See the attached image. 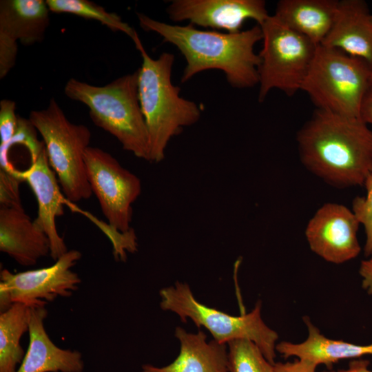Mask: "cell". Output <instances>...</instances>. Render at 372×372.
<instances>
[{
  "label": "cell",
  "instance_id": "33",
  "mask_svg": "<svg viewBox=\"0 0 372 372\" xmlns=\"http://www.w3.org/2000/svg\"><path fill=\"white\" fill-rule=\"evenodd\" d=\"M371 83H372V73H371Z\"/></svg>",
  "mask_w": 372,
  "mask_h": 372
},
{
  "label": "cell",
  "instance_id": "21",
  "mask_svg": "<svg viewBox=\"0 0 372 372\" xmlns=\"http://www.w3.org/2000/svg\"><path fill=\"white\" fill-rule=\"evenodd\" d=\"M30 307L14 303L0 314V372H17L25 356L21 345L29 330Z\"/></svg>",
  "mask_w": 372,
  "mask_h": 372
},
{
  "label": "cell",
  "instance_id": "7",
  "mask_svg": "<svg viewBox=\"0 0 372 372\" xmlns=\"http://www.w3.org/2000/svg\"><path fill=\"white\" fill-rule=\"evenodd\" d=\"M159 295L161 308L176 313L181 321L190 319L196 327L207 329L213 340L221 344L235 340H250L271 364L275 363L278 335L263 321L260 302L251 311L234 316L198 302L187 283L176 282L161 289Z\"/></svg>",
  "mask_w": 372,
  "mask_h": 372
},
{
  "label": "cell",
  "instance_id": "2",
  "mask_svg": "<svg viewBox=\"0 0 372 372\" xmlns=\"http://www.w3.org/2000/svg\"><path fill=\"white\" fill-rule=\"evenodd\" d=\"M140 26L158 34L164 42L175 45L183 55L186 66L181 82L208 70H219L234 87L248 88L259 83V55L255 45L262 41L260 25L236 33L202 30L192 24L171 25L143 13H137Z\"/></svg>",
  "mask_w": 372,
  "mask_h": 372
},
{
  "label": "cell",
  "instance_id": "13",
  "mask_svg": "<svg viewBox=\"0 0 372 372\" xmlns=\"http://www.w3.org/2000/svg\"><path fill=\"white\" fill-rule=\"evenodd\" d=\"M21 176L28 183L36 197L38 215L34 220L49 238L50 256L56 261L68 251L64 239L57 231L55 221L64 214L63 198L45 147L25 170L21 171Z\"/></svg>",
  "mask_w": 372,
  "mask_h": 372
},
{
  "label": "cell",
  "instance_id": "19",
  "mask_svg": "<svg viewBox=\"0 0 372 372\" xmlns=\"http://www.w3.org/2000/svg\"><path fill=\"white\" fill-rule=\"evenodd\" d=\"M43 0H1L0 36L24 45L41 42L50 23Z\"/></svg>",
  "mask_w": 372,
  "mask_h": 372
},
{
  "label": "cell",
  "instance_id": "9",
  "mask_svg": "<svg viewBox=\"0 0 372 372\" xmlns=\"http://www.w3.org/2000/svg\"><path fill=\"white\" fill-rule=\"evenodd\" d=\"M84 160L90 188L109 227L123 234L130 231L132 204L141 193L140 178L99 147L89 146Z\"/></svg>",
  "mask_w": 372,
  "mask_h": 372
},
{
  "label": "cell",
  "instance_id": "1",
  "mask_svg": "<svg viewBox=\"0 0 372 372\" xmlns=\"http://www.w3.org/2000/svg\"><path fill=\"white\" fill-rule=\"evenodd\" d=\"M297 143L302 165L329 185L363 186L372 174V131L360 117L317 109Z\"/></svg>",
  "mask_w": 372,
  "mask_h": 372
},
{
  "label": "cell",
  "instance_id": "15",
  "mask_svg": "<svg viewBox=\"0 0 372 372\" xmlns=\"http://www.w3.org/2000/svg\"><path fill=\"white\" fill-rule=\"evenodd\" d=\"M45 307L29 309V344L17 372H83L84 362L78 351L57 347L45 327Z\"/></svg>",
  "mask_w": 372,
  "mask_h": 372
},
{
  "label": "cell",
  "instance_id": "16",
  "mask_svg": "<svg viewBox=\"0 0 372 372\" xmlns=\"http://www.w3.org/2000/svg\"><path fill=\"white\" fill-rule=\"evenodd\" d=\"M0 251L22 266H32L50 254V244L23 207H0Z\"/></svg>",
  "mask_w": 372,
  "mask_h": 372
},
{
  "label": "cell",
  "instance_id": "6",
  "mask_svg": "<svg viewBox=\"0 0 372 372\" xmlns=\"http://www.w3.org/2000/svg\"><path fill=\"white\" fill-rule=\"evenodd\" d=\"M371 73L372 68L363 59L319 45L301 90L318 110L360 117Z\"/></svg>",
  "mask_w": 372,
  "mask_h": 372
},
{
  "label": "cell",
  "instance_id": "22",
  "mask_svg": "<svg viewBox=\"0 0 372 372\" xmlns=\"http://www.w3.org/2000/svg\"><path fill=\"white\" fill-rule=\"evenodd\" d=\"M50 10L55 13H69L98 21L112 31L125 33L133 41L137 32L120 16L109 12L102 6L88 0H46Z\"/></svg>",
  "mask_w": 372,
  "mask_h": 372
},
{
  "label": "cell",
  "instance_id": "10",
  "mask_svg": "<svg viewBox=\"0 0 372 372\" xmlns=\"http://www.w3.org/2000/svg\"><path fill=\"white\" fill-rule=\"evenodd\" d=\"M81 253L68 250L48 267L13 273L6 269L0 273V310L14 303L28 307H45L59 297H70L81 280L72 268L81 258Z\"/></svg>",
  "mask_w": 372,
  "mask_h": 372
},
{
  "label": "cell",
  "instance_id": "17",
  "mask_svg": "<svg viewBox=\"0 0 372 372\" xmlns=\"http://www.w3.org/2000/svg\"><path fill=\"white\" fill-rule=\"evenodd\" d=\"M174 335L180 342L176 358L163 367L145 364L142 372H229L227 344L207 342L203 331L189 333L180 327Z\"/></svg>",
  "mask_w": 372,
  "mask_h": 372
},
{
  "label": "cell",
  "instance_id": "8",
  "mask_svg": "<svg viewBox=\"0 0 372 372\" xmlns=\"http://www.w3.org/2000/svg\"><path fill=\"white\" fill-rule=\"evenodd\" d=\"M260 27L262 48L258 54V100L263 101L273 89L293 96L301 90L318 45L274 15H269Z\"/></svg>",
  "mask_w": 372,
  "mask_h": 372
},
{
  "label": "cell",
  "instance_id": "29",
  "mask_svg": "<svg viewBox=\"0 0 372 372\" xmlns=\"http://www.w3.org/2000/svg\"><path fill=\"white\" fill-rule=\"evenodd\" d=\"M318 365L304 359L293 362H275L272 364V372H316Z\"/></svg>",
  "mask_w": 372,
  "mask_h": 372
},
{
  "label": "cell",
  "instance_id": "14",
  "mask_svg": "<svg viewBox=\"0 0 372 372\" xmlns=\"http://www.w3.org/2000/svg\"><path fill=\"white\" fill-rule=\"evenodd\" d=\"M320 45L362 59L372 68V14L367 3L338 1L332 26Z\"/></svg>",
  "mask_w": 372,
  "mask_h": 372
},
{
  "label": "cell",
  "instance_id": "18",
  "mask_svg": "<svg viewBox=\"0 0 372 372\" xmlns=\"http://www.w3.org/2000/svg\"><path fill=\"white\" fill-rule=\"evenodd\" d=\"M338 4V0H281L273 15L289 28L319 45L332 26Z\"/></svg>",
  "mask_w": 372,
  "mask_h": 372
},
{
  "label": "cell",
  "instance_id": "11",
  "mask_svg": "<svg viewBox=\"0 0 372 372\" xmlns=\"http://www.w3.org/2000/svg\"><path fill=\"white\" fill-rule=\"evenodd\" d=\"M360 225L352 209L327 203L308 222L305 236L313 253L327 262L342 264L355 258L361 251L357 236Z\"/></svg>",
  "mask_w": 372,
  "mask_h": 372
},
{
  "label": "cell",
  "instance_id": "25",
  "mask_svg": "<svg viewBox=\"0 0 372 372\" xmlns=\"http://www.w3.org/2000/svg\"><path fill=\"white\" fill-rule=\"evenodd\" d=\"M366 194L357 196L352 202V211L365 230L366 242L364 252L366 256L372 255V174L367 178L364 185Z\"/></svg>",
  "mask_w": 372,
  "mask_h": 372
},
{
  "label": "cell",
  "instance_id": "5",
  "mask_svg": "<svg viewBox=\"0 0 372 372\" xmlns=\"http://www.w3.org/2000/svg\"><path fill=\"white\" fill-rule=\"evenodd\" d=\"M28 118L43 138L49 164L68 200L90 198L84 160L92 137L89 128L70 122L54 98L46 108L31 111Z\"/></svg>",
  "mask_w": 372,
  "mask_h": 372
},
{
  "label": "cell",
  "instance_id": "12",
  "mask_svg": "<svg viewBox=\"0 0 372 372\" xmlns=\"http://www.w3.org/2000/svg\"><path fill=\"white\" fill-rule=\"evenodd\" d=\"M167 12L174 22L189 21L193 25L228 33L241 31L248 19L260 25L269 16L263 0H174Z\"/></svg>",
  "mask_w": 372,
  "mask_h": 372
},
{
  "label": "cell",
  "instance_id": "30",
  "mask_svg": "<svg viewBox=\"0 0 372 372\" xmlns=\"http://www.w3.org/2000/svg\"><path fill=\"white\" fill-rule=\"evenodd\" d=\"M359 273L362 277V288L372 295V255L369 259L361 262Z\"/></svg>",
  "mask_w": 372,
  "mask_h": 372
},
{
  "label": "cell",
  "instance_id": "26",
  "mask_svg": "<svg viewBox=\"0 0 372 372\" xmlns=\"http://www.w3.org/2000/svg\"><path fill=\"white\" fill-rule=\"evenodd\" d=\"M23 181L21 171L12 174L0 170V207H22L19 187Z\"/></svg>",
  "mask_w": 372,
  "mask_h": 372
},
{
  "label": "cell",
  "instance_id": "23",
  "mask_svg": "<svg viewBox=\"0 0 372 372\" xmlns=\"http://www.w3.org/2000/svg\"><path fill=\"white\" fill-rule=\"evenodd\" d=\"M229 372H272V364L260 349L248 340L227 344Z\"/></svg>",
  "mask_w": 372,
  "mask_h": 372
},
{
  "label": "cell",
  "instance_id": "32",
  "mask_svg": "<svg viewBox=\"0 0 372 372\" xmlns=\"http://www.w3.org/2000/svg\"><path fill=\"white\" fill-rule=\"evenodd\" d=\"M369 365V362L366 360H356L351 361L347 369L323 372H372L368 369Z\"/></svg>",
  "mask_w": 372,
  "mask_h": 372
},
{
  "label": "cell",
  "instance_id": "28",
  "mask_svg": "<svg viewBox=\"0 0 372 372\" xmlns=\"http://www.w3.org/2000/svg\"><path fill=\"white\" fill-rule=\"evenodd\" d=\"M17 42L0 36V79H3L15 65Z\"/></svg>",
  "mask_w": 372,
  "mask_h": 372
},
{
  "label": "cell",
  "instance_id": "27",
  "mask_svg": "<svg viewBox=\"0 0 372 372\" xmlns=\"http://www.w3.org/2000/svg\"><path fill=\"white\" fill-rule=\"evenodd\" d=\"M19 122L16 103L10 99L0 101V144L8 142L14 135Z\"/></svg>",
  "mask_w": 372,
  "mask_h": 372
},
{
  "label": "cell",
  "instance_id": "24",
  "mask_svg": "<svg viewBox=\"0 0 372 372\" xmlns=\"http://www.w3.org/2000/svg\"><path fill=\"white\" fill-rule=\"evenodd\" d=\"M37 132L29 118L19 116L18 126L14 135L8 142L0 144V151L7 150L15 145H22L28 150L32 162L45 147L43 141L38 138Z\"/></svg>",
  "mask_w": 372,
  "mask_h": 372
},
{
  "label": "cell",
  "instance_id": "20",
  "mask_svg": "<svg viewBox=\"0 0 372 372\" xmlns=\"http://www.w3.org/2000/svg\"><path fill=\"white\" fill-rule=\"evenodd\" d=\"M303 320L308 330L307 338L301 343L282 341L276 344V351L287 358L291 356L309 360L316 365L331 369L339 360L372 355V344L358 345L343 340L329 339L322 335L309 317Z\"/></svg>",
  "mask_w": 372,
  "mask_h": 372
},
{
  "label": "cell",
  "instance_id": "4",
  "mask_svg": "<svg viewBox=\"0 0 372 372\" xmlns=\"http://www.w3.org/2000/svg\"><path fill=\"white\" fill-rule=\"evenodd\" d=\"M64 93L85 105L94 125L114 136L125 150L149 161V137L139 103L138 70L102 86L70 79Z\"/></svg>",
  "mask_w": 372,
  "mask_h": 372
},
{
  "label": "cell",
  "instance_id": "31",
  "mask_svg": "<svg viewBox=\"0 0 372 372\" xmlns=\"http://www.w3.org/2000/svg\"><path fill=\"white\" fill-rule=\"evenodd\" d=\"M360 116L366 124H372V83L370 84L363 97Z\"/></svg>",
  "mask_w": 372,
  "mask_h": 372
},
{
  "label": "cell",
  "instance_id": "3",
  "mask_svg": "<svg viewBox=\"0 0 372 372\" xmlns=\"http://www.w3.org/2000/svg\"><path fill=\"white\" fill-rule=\"evenodd\" d=\"M133 41L143 59L137 70L138 93L149 137V161L159 163L164 159L172 138L179 134L184 127L199 120L201 108L195 102L181 97L180 88L172 84L173 54L163 52L158 58L153 59L138 35Z\"/></svg>",
  "mask_w": 372,
  "mask_h": 372
}]
</instances>
